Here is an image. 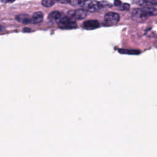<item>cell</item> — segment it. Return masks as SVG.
<instances>
[{"mask_svg":"<svg viewBox=\"0 0 157 157\" xmlns=\"http://www.w3.org/2000/svg\"><path fill=\"white\" fill-rule=\"evenodd\" d=\"M72 6H80L82 9L90 12H95L102 9L99 1L96 0H74L71 2Z\"/></svg>","mask_w":157,"mask_h":157,"instance_id":"1","label":"cell"},{"mask_svg":"<svg viewBox=\"0 0 157 157\" xmlns=\"http://www.w3.org/2000/svg\"><path fill=\"white\" fill-rule=\"evenodd\" d=\"M56 21L58 26L61 29H73L77 26L76 22L74 20L63 13Z\"/></svg>","mask_w":157,"mask_h":157,"instance_id":"2","label":"cell"},{"mask_svg":"<svg viewBox=\"0 0 157 157\" xmlns=\"http://www.w3.org/2000/svg\"><path fill=\"white\" fill-rule=\"evenodd\" d=\"M67 15L71 19L75 20H82L87 16V11L83 9H78L75 10H71L68 11Z\"/></svg>","mask_w":157,"mask_h":157,"instance_id":"3","label":"cell"},{"mask_svg":"<svg viewBox=\"0 0 157 157\" xmlns=\"http://www.w3.org/2000/svg\"><path fill=\"white\" fill-rule=\"evenodd\" d=\"M120 20V15L116 12H110L104 15V22L108 26L115 25Z\"/></svg>","mask_w":157,"mask_h":157,"instance_id":"4","label":"cell"},{"mask_svg":"<svg viewBox=\"0 0 157 157\" xmlns=\"http://www.w3.org/2000/svg\"><path fill=\"white\" fill-rule=\"evenodd\" d=\"M132 18L136 21H143L147 18L144 15L142 8H137L132 12Z\"/></svg>","mask_w":157,"mask_h":157,"instance_id":"5","label":"cell"},{"mask_svg":"<svg viewBox=\"0 0 157 157\" xmlns=\"http://www.w3.org/2000/svg\"><path fill=\"white\" fill-rule=\"evenodd\" d=\"M99 26V23L96 20H89L83 22V27L86 29H94Z\"/></svg>","mask_w":157,"mask_h":157,"instance_id":"6","label":"cell"},{"mask_svg":"<svg viewBox=\"0 0 157 157\" xmlns=\"http://www.w3.org/2000/svg\"><path fill=\"white\" fill-rule=\"evenodd\" d=\"M142 9L147 18L151 16L157 15V9L155 7L151 6H145L142 7Z\"/></svg>","mask_w":157,"mask_h":157,"instance_id":"7","label":"cell"},{"mask_svg":"<svg viewBox=\"0 0 157 157\" xmlns=\"http://www.w3.org/2000/svg\"><path fill=\"white\" fill-rule=\"evenodd\" d=\"M132 1L134 4L142 7L157 6V1L156 0H132Z\"/></svg>","mask_w":157,"mask_h":157,"instance_id":"8","label":"cell"},{"mask_svg":"<svg viewBox=\"0 0 157 157\" xmlns=\"http://www.w3.org/2000/svg\"><path fill=\"white\" fill-rule=\"evenodd\" d=\"M44 18V15L42 12L39 11L33 13L31 17V23L34 24H37L40 23L43 21Z\"/></svg>","mask_w":157,"mask_h":157,"instance_id":"9","label":"cell"},{"mask_svg":"<svg viewBox=\"0 0 157 157\" xmlns=\"http://www.w3.org/2000/svg\"><path fill=\"white\" fill-rule=\"evenodd\" d=\"M16 20L23 24H28L31 23V17L27 14H19L15 17Z\"/></svg>","mask_w":157,"mask_h":157,"instance_id":"10","label":"cell"},{"mask_svg":"<svg viewBox=\"0 0 157 157\" xmlns=\"http://www.w3.org/2000/svg\"><path fill=\"white\" fill-rule=\"evenodd\" d=\"M62 13L58 11H53L50 12L48 16V18L50 21H56L58 18L61 15Z\"/></svg>","mask_w":157,"mask_h":157,"instance_id":"11","label":"cell"},{"mask_svg":"<svg viewBox=\"0 0 157 157\" xmlns=\"http://www.w3.org/2000/svg\"><path fill=\"white\" fill-rule=\"evenodd\" d=\"M56 2V0H42V5L45 7H50Z\"/></svg>","mask_w":157,"mask_h":157,"instance_id":"12","label":"cell"},{"mask_svg":"<svg viewBox=\"0 0 157 157\" xmlns=\"http://www.w3.org/2000/svg\"><path fill=\"white\" fill-rule=\"evenodd\" d=\"M119 52L122 53H124V54H130V55H137L138 53H140V52L138 51L137 50H120Z\"/></svg>","mask_w":157,"mask_h":157,"instance_id":"13","label":"cell"},{"mask_svg":"<svg viewBox=\"0 0 157 157\" xmlns=\"http://www.w3.org/2000/svg\"><path fill=\"white\" fill-rule=\"evenodd\" d=\"M100 4L101 5V6L102 7V8L104 7H108V8H110L112 6V4H110L109 2L106 1H99Z\"/></svg>","mask_w":157,"mask_h":157,"instance_id":"14","label":"cell"},{"mask_svg":"<svg viewBox=\"0 0 157 157\" xmlns=\"http://www.w3.org/2000/svg\"><path fill=\"white\" fill-rule=\"evenodd\" d=\"M129 8H130V5L128 3L121 4V5L118 7V9L120 10H128Z\"/></svg>","mask_w":157,"mask_h":157,"instance_id":"15","label":"cell"},{"mask_svg":"<svg viewBox=\"0 0 157 157\" xmlns=\"http://www.w3.org/2000/svg\"><path fill=\"white\" fill-rule=\"evenodd\" d=\"M56 1L58 3H61V4H69L71 2V0H56Z\"/></svg>","mask_w":157,"mask_h":157,"instance_id":"16","label":"cell"},{"mask_svg":"<svg viewBox=\"0 0 157 157\" xmlns=\"http://www.w3.org/2000/svg\"><path fill=\"white\" fill-rule=\"evenodd\" d=\"M121 1L120 0H115V1H114V6H117V7H119V6H120L121 5Z\"/></svg>","mask_w":157,"mask_h":157,"instance_id":"17","label":"cell"},{"mask_svg":"<svg viewBox=\"0 0 157 157\" xmlns=\"http://www.w3.org/2000/svg\"><path fill=\"white\" fill-rule=\"evenodd\" d=\"M15 0H1V2L2 3H12Z\"/></svg>","mask_w":157,"mask_h":157,"instance_id":"18","label":"cell"},{"mask_svg":"<svg viewBox=\"0 0 157 157\" xmlns=\"http://www.w3.org/2000/svg\"><path fill=\"white\" fill-rule=\"evenodd\" d=\"M24 32H30L31 31V29L29 28H23V30Z\"/></svg>","mask_w":157,"mask_h":157,"instance_id":"19","label":"cell"},{"mask_svg":"<svg viewBox=\"0 0 157 157\" xmlns=\"http://www.w3.org/2000/svg\"><path fill=\"white\" fill-rule=\"evenodd\" d=\"M2 26H0V30H2Z\"/></svg>","mask_w":157,"mask_h":157,"instance_id":"20","label":"cell"}]
</instances>
